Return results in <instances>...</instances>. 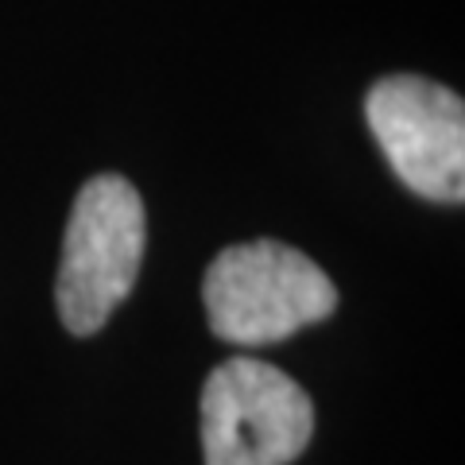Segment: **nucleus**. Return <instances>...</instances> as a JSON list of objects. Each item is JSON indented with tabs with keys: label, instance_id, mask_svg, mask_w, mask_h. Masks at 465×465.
Segmentation results:
<instances>
[{
	"label": "nucleus",
	"instance_id": "nucleus-1",
	"mask_svg": "<svg viewBox=\"0 0 465 465\" xmlns=\"http://www.w3.org/2000/svg\"><path fill=\"white\" fill-rule=\"evenodd\" d=\"M210 330L229 345H275L333 314L338 291L307 252L280 241L229 244L202 280Z\"/></svg>",
	"mask_w": 465,
	"mask_h": 465
},
{
	"label": "nucleus",
	"instance_id": "nucleus-2",
	"mask_svg": "<svg viewBox=\"0 0 465 465\" xmlns=\"http://www.w3.org/2000/svg\"><path fill=\"white\" fill-rule=\"evenodd\" d=\"M143 202L121 174H94L78 191L58 264V314L74 338H90L133 295L143 264Z\"/></svg>",
	"mask_w": 465,
	"mask_h": 465
},
{
	"label": "nucleus",
	"instance_id": "nucleus-3",
	"mask_svg": "<svg viewBox=\"0 0 465 465\" xmlns=\"http://www.w3.org/2000/svg\"><path fill=\"white\" fill-rule=\"evenodd\" d=\"M206 465H291L314 434V403L287 372L232 357L202 388Z\"/></svg>",
	"mask_w": 465,
	"mask_h": 465
},
{
	"label": "nucleus",
	"instance_id": "nucleus-4",
	"mask_svg": "<svg viewBox=\"0 0 465 465\" xmlns=\"http://www.w3.org/2000/svg\"><path fill=\"white\" fill-rule=\"evenodd\" d=\"M365 116L403 186L419 198L461 206L465 105L454 90L419 74H391L369 90Z\"/></svg>",
	"mask_w": 465,
	"mask_h": 465
}]
</instances>
